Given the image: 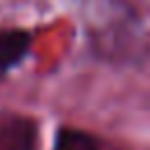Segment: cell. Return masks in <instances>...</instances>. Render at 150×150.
Masks as SVG:
<instances>
[{"label": "cell", "instance_id": "cell-1", "mask_svg": "<svg viewBox=\"0 0 150 150\" xmlns=\"http://www.w3.org/2000/svg\"><path fill=\"white\" fill-rule=\"evenodd\" d=\"M38 124L33 117L9 115L0 124V150H38Z\"/></svg>", "mask_w": 150, "mask_h": 150}, {"label": "cell", "instance_id": "cell-2", "mask_svg": "<svg viewBox=\"0 0 150 150\" xmlns=\"http://www.w3.org/2000/svg\"><path fill=\"white\" fill-rule=\"evenodd\" d=\"M33 49V33L23 28H0V80L9 75Z\"/></svg>", "mask_w": 150, "mask_h": 150}, {"label": "cell", "instance_id": "cell-3", "mask_svg": "<svg viewBox=\"0 0 150 150\" xmlns=\"http://www.w3.org/2000/svg\"><path fill=\"white\" fill-rule=\"evenodd\" d=\"M52 150H103V143L96 134H91L87 129L61 124L54 131Z\"/></svg>", "mask_w": 150, "mask_h": 150}]
</instances>
